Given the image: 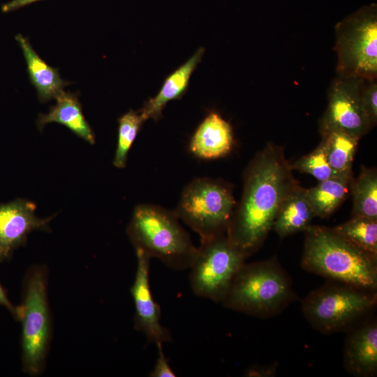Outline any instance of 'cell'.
<instances>
[{
    "instance_id": "obj_1",
    "label": "cell",
    "mask_w": 377,
    "mask_h": 377,
    "mask_svg": "<svg viewBox=\"0 0 377 377\" xmlns=\"http://www.w3.org/2000/svg\"><path fill=\"white\" fill-rule=\"evenodd\" d=\"M282 148L268 144L250 162L226 235L246 258L263 243L283 201L298 184Z\"/></svg>"
},
{
    "instance_id": "obj_2",
    "label": "cell",
    "mask_w": 377,
    "mask_h": 377,
    "mask_svg": "<svg viewBox=\"0 0 377 377\" xmlns=\"http://www.w3.org/2000/svg\"><path fill=\"white\" fill-rule=\"evenodd\" d=\"M302 267L357 288L376 291L377 257L356 246L332 228L309 226L305 230Z\"/></svg>"
},
{
    "instance_id": "obj_3",
    "label": "cell",
    "mask_w": 377,
    "mask_h": 377,
    "mask_svg": "<svg viewBox=\"0 0 377 377\" xmlns=\"http://www.w3.org/2000/svg\"><path fill=\"white\" fill-rule=\"evenodd\" d=\"M172 211L151 204L137 205L126 228L135 250L176 270L189 269L197 251Z\"/></svg>"
},
{
    "instance_id": "obj_4",
    "label": "cell",
    "mask_w": 377,
    "mask_h": 377,
    "mask_svg": "<svg viewBox=\"0 0 377 377\" xmlns=\"http://www.w3.org/2000/svg\"><path fill=\"white\" fill-rule=\"evenodd\" d=\"M290 280L275 258L244 263L221 304L258 318L279 313L293 297Z\"/></svg>"
},
{
    "instance_id": "obj_5",
    "label": "cell",
    "mask_w": 377,
    "mask_h": 377,
    "mask_svg": "<svg viewBox=\"0 0 377 377\" xmlns=\"http://www.w3.org/2000/svg\"><path fill=\"white\" fill-rule=\"evenodd\" d=\"M47 284V269L32 267L27 273L22 303L19 306L23 370L32 376H38L44 369L51 338Z\"/></svg>"
},
{
    "instance_id": "obj_6",
    "label": "cell",
    "mask_w": 377,
    "mask_h": 377,
    "mask_svg": "<svg viewBox=\"0 0 377 377\" xmlns=\"http://www.w3.org/2000/svg\"><path fill=\"white\" fill-rule=\"evenodd\" d=\"M337 75L377 77V5L350 14L335 26Z\"/></svg>"
},
{
    "instance_id": "obj_7",
    "label": "cell",
    "mask_w": 377,
    "mask_h": 377,
    "mask_svg": "<svg viewBox=\"0 0 377 377\" xmlns=\"http://www.w3.org/2000/svg\"><path fill=\"white\" fill-rule=\"evenodd\" d=\"M235 205L227 185L204 177L195 179L185 186L173 212L199 235L202 241L226 232Z\"/></svg>"
},
{
    "instance_id": "obj_8",
    "label": "cell",
    "mask_w": 377,
    "mask_h": 377,
    "mask_svg": "<svg viewBox=\"0 0 377 377\" xmlns=\"http://www.w3.org/2000/svg\"><path fill=\"white\" fill-rule=\"evenodd\" d=\"M376 292L348 285L329 283L311 291L302 302V311L318 331L330 334L341 331L372 310Z\"/></svg>"
},
{
    "instance_id": "obj_9",
    "label": "cell",
    "mask_w": 377,
    "mask_h": 377,
    "mask_svg": "<svg viewBox=\"0 0 377 377\" xmlns=\"http://www.w3.org/2000/svg\"><path fill=\"white\" fill-rule=\"evenodd\" d=\"M200 242L189 267L191 288L195 295L221 303L246 256L224 234Z\"/></svg>"
},
{
    "instance_id": "obj_10",
    "label": "cell",
    "mask_w": 377,
    "mask_h": 377,
    "mask_svg": "<svg viewBox=\"0 0 377 377\" xmlns=\"http://www.w3.org/2000/svg\"><path fill=\"white\" fill-rule=\"evenodd\" d=\"M364 79L337 75L328 93L327 109L320 121V128H337L358 138L372 128L363 109L360 91Z\"/></svg>"
},
{
    "instance_id": "obj_11",
    "label": "cell",
    "mask_w": 377,
    "mask_h": 377,
    "mask_svg": "<svg viewBox=\"0 0 377 377\" xmlns=\"http://www.w3.org/2000/svg\"><path fill=\"white\" fill-rule=\"evenodd\" d=\"M137 269L131 293L135 306V327L142 332L149 343L172 341L170 331L161 322L158 304L153 299L149 283L150 258L135 250Z\"/></svg>"
},
{
    "instance_id": "obj_12",
    "label": "cell",
    "mask_w": 377,
    "mask_h": 377,
    "mask_svg": "<svg viewBox=\"0 0 377 377\" xmlns=\"http://www.w3.org/2000/svg\"><path fill=\"white\" fill-rule=\"evenodd\" d=\"M35 210L36 205L24 199L0 204V263L8 260L16 249L26 243L30 232L50 230L53 217L40 219Z\"/></svg>"
},
{
    "instance_id": "obj_13",
    "label": "cell",
    "mask_w": 377,
    "mask_h": 377,
    "mask_svg": "<svg viewBox=\"0 0 377 377\" xmlns=\"http://www.w3.org/2000/svg\"><path fill=\"white\" fill-rule=\"evenodd\" d=\"M343 365L352 375L371 377L377 373V325L368 323L351 332L343 347Z\"/></svg>"
},
{
    "instance_id": "obj_14",
    "label": "cell",
    "mask_w": 377,
    "mask_h": 377,
    "mask_svg": "<svg viewBox=\"0 0 377 377\" xmlns=\"http://www.w3.org/2000/svg\"><path fill=\"white\" fill-rule=\"evenodd\" d=\"M232 145L229 123L219 114L211 112L195 130L189 142V150L199 158L216 159L228 154Z\"/></svg>"
},
{
    "instance_id": "obj_15",
    "label": "cell",
    "mask_w": 377,
    "mask_h": 377,
    "mask_svg": "<svg viewBox=\"0 0 377 377\" xmlns=\"http://www.w3.org/2000/svg\"><path fill=\"white\" fill-rule=\"evenodd\" d=\"M24 57L31 84L41 103L55 99L71 82L64 80L59 69L48 65L34 50L28 39L19 34L15 36Z\"/></svg>"
},
{
    "instance_id": "obj_16",
    "label": "cell",
    "mask_w": 377,
    "mask_h": 377,
    "mask_svg": "<svg viewBox=\"0 0 377 377\" xmlns=\"http://www.w3.org/2000/svg\"><path fill=\"white\" fill-rule=\"evenodd\" d=\"M55 99V105L50 107L47 114L38 115V128L41 131L49 123H59L79 138L89 144H94V133L82 113V105L77 94L64 91Z\"/></svg>"
},
{
    "instance_id": "obj_17",
    "label": "cell",
    "mask_w": 377,
    "mask_h": 377,
    "mask_svg": "<svg viewBox=\"0 0 377 377\" xmlns=\"http://www.w3.org/2000/svg\"><path fill=\"white\" fill-rule=\"evenodd\" d=\"M204 52L203 47L199 48L186 62L165 79L157 95L145 102L139 110L145 121L148 119L157 121L169 101L182 96L188 87L191 75L201 61Z\"/></svg>"
},
{
    "instance_id": "obj_18",
    "label": "cell",
    "mask_w": 377,
    "mask_h": 377,
    "mask_svg": "<svg viewBox=\"0 0 377 377\" xmlns=\"http://www.w3.org/2000/svg\"><path fill=\"white\" fill-rule=\"evenodd\" d=\"M315 217L307 199L306 188L299 184L283 201L274 219L272 229L281 237L305 230Z\"/></svg>"
},
{
    "instance_id": "obj_19",
    "label": "cell",
    "mask_w": 377,
    "mask_h": 377,
    "mask_svg": "<svg viewBox=\"0 0 377 377\" xmlns=\"http://www.w3.org/2000/svg\"><path fill=\"white\" fill-rule=\"evenodd\" d=\"M321 145L331 168L338 174L352 172L360 138L337 128L319 129Z\"/></svg>"
},
{
    "instance_id": "obj_20",
    "label": "cell",
    "mask_w": 377,
    "mask_h": 377,
    "mask_svg": "<svg viewBox=\"0 0 377 377\" xmlns=\"http://www.w3.org/2000/svg\"><path fill=\"white\" fill-rule=\"evenodd\" d=\"M353 179V173L344 174L306 189L315 217L324 218L333 213L347 196Z\"/></svg>"
},
{
    "instance_id": "obj_21",
    "label": "cell",
    "mask_w": 377,
    "mask_h": 377,
    "mask_svg": "<svg viewBox=\"0 0 377 377\" xmlns=\"http://www.w3.org/2000/svg\"><path fill=\"white\" fill-rule=\"evenodd\" d=\"M353 216L377 220V172L376 169L362 168L351 183Z\"/></svg>"
},
{
    "instance_id": "obj_22",
    "label": "cell",
    "mask_w": 377,
    "mask_h": 377,
    "mask_svg": "<svg viewBox=\"0 0 377 377\" xmlns=\"http://www.w3.org/2000/svg\"><path fill=\"white\" fill-rule=\"evenodd\" d=\"M332 229L356 246L377 257V220L353 216Z\"/></svg>"
},
{
    "instance_id": "obj_23",
    "label": "cell",
    "mask_w": 377,
    "mask_h": 377,
    "mask_svg": "<svg viewBox=\"0 0 377 377\" xmlns=\"http://www.w3.org/2000/svg\"><path fill=\"white\" fill-rule=\"evenodd\" d=\"M118 121V140L113 164L118 168H123L126 165L128 151L145 120L139 111L131 110Z\"/></svg>"
},
{
    "instance_id": "obj_24",
    "label": "cell",
    "mask_w": 377,
    "mask_h": 377,
    "mask_svg": "<svg viewBox=\"0 0 377 377\" xmlns=\"http://www.w3.org/2000/svg\"><path fill=\"white\" fill-rule=\"evenodd\" d=\"M290 165L293 170L309 174L319 182L341 175L331 168L320 145Z\"/></svg>"
},
{
    "instance_id": "obj_25",
    "label": "cell",
    "mask_w": 377,
    "mask_h": 377,
    "mask_svg": "<svg viewBox=\"0 0 377 377\" xmlns=\"http://www.w3.org/2000/svg\"><path fill=\"white\" fill-rule=\"evenodd\" d=\"M360 100L371 126L374 127L377 122V81L376 79L364 80L361 91Z\"/></svg>"
},
{
    "instance_id": "obj_26",
    "label": "cell",
    "mask_w": 377,
    "mask_h": 377,
    "mask_svg": "<svg viewBox=\"0 0 377 377\" xmlns=\"http://www.w3.org/2000/svg\"><path fill=\"white\" fill-rule=\"evenodd\" d=\"M162 344L161 342L156 343L158 349V358L154 369L149 374V376L150 377H175L176 375L164 355Z\"/></svg>"
},
{
    "instance_id": "obj_27",
    "label": "cell",
    "mask_w": 377,
    "mask_h": 377,
    "mask_svg": "<svg viewBox=\"0 0 377 377\" xmlns=\"http://www.w3.org/2000/svg\"><path fill=\"white\" fill-rule=\"evenodd\" d=\"M276 371V364L267 367H255L248 369L245 371V376L250 377H271L274 376Z\"/></svg>"
},
{
    "instance_id": "obj_28",
    "label": "cell",
    "mask_w": 377,
    "mask_h": 377,
    "mask_svg": "<svg viewBox=\"0 0 377 377\" xmlns=\"http://www.w3.org/2000/svg\"><path fill=\"white\" fill-rule=\"evenodd\" d=\"M0 305L8 309L15 319L20 318V306H15L8 299L7 294L0 283Z\"/></svg>"
},
{
    "instance_id": "obj_29",
    "label": "cell",
    "mask_w": 377,
    "mask_h": 377,
    "mask_svg": "<svg viewBox=\"0 0 377 377\" xmlns=\"http://www.w3.org/2000/svg\"><path fill=\"white\" fill-rule=\"evenodd\" d=\"M40 0H11L1 6V11L8 13L24 7Z\"/></svg>"
}]
</instances>
